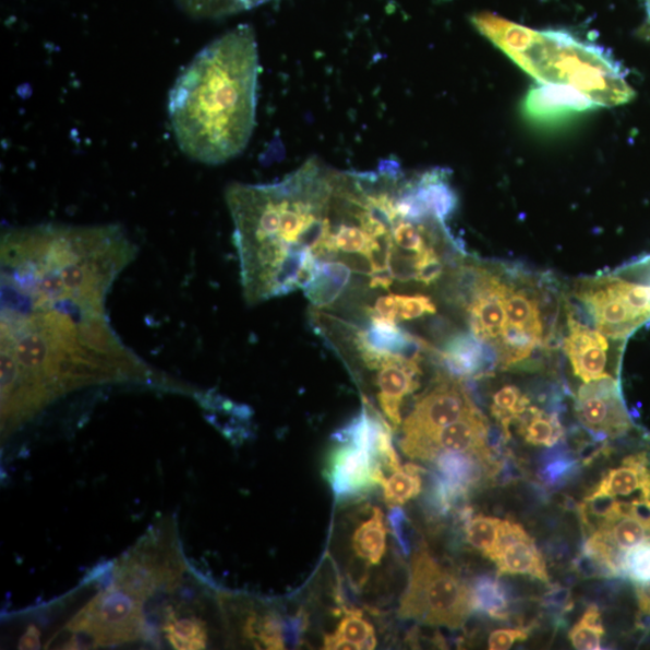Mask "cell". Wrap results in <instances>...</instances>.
Returning a JSON list of instances; mask_svg holds the SVG:
<instances>
[{"mask_svg": "<svg viewBox=\"0 0 650 650\" xmlns=\"http://www.w3.org/2000/svg\"><path fill=\"white\" fill-rule=\"evenodd\" d=\"M111 287L49 252L2 269V423L17 429L80 388L147 382L151 370L107 317Z\"/></svg>", "mask_w": 650, "mask_h": 650, "instance_id": "6da1fadb", "label": "cell"}, {"mask_svg": "<svg viewBox=\"0 0 650 650\" xmlns=\"http://www.w3.org/2000/svg\"><path fill=\"white\" fill-rule=\"evenodd\" d=\"M328 166L311 158L285 179L230 184L226 201L234 224L243 293L250 305L298 289L327 233Z\"/></svg>", "mask_w": 650, "mask_h": 650, "instance_id": "7a4b0ae2", "label": "cell"}, {"mask_svg": "<svg viewBox=\"0 0 650 650\" xmlns=\"http://www.w3.org/2000/svg\"><path fill=\"white\" fill-rule=\"evenodd\" d=\"M260 55L251 26L241 25L193 58L169 93L168 111L182 153L206 166L238 157L257 116Z\"/></svg>", "mask_w": 650, "mask_h": 650, "instance_id": "3957f363", "label": "cell"}, {"mask_svg": "<svg viewBox=\"0 0 650 650\" xmlns=\"http://www.w3.org/2000/svg\"><path fill=\"white\" fill-rule=\"evenodd\" d=\"M472 26L540 84L582 92L599 108L624 106L635 97L622 64L565 31H535L491 13L471 16Z\"/></svg>", "mask_w": 650, "mask_h": 650, "instance_id": "277c9868", "label": "cell"}, {"mask_svg": "<svg viewBox=\"0 0 650 650\" xmlns=\"http://www.w3.org/2000/svg\"><path fill=\"white\" fill-rule=\"evenodd\" d=\"M472 612L471 588L425 547L418 550L412 558L408 589L401 598L400 617L459 629Z\"/></svg>", "mask_w": 650, "mask_h": 650, "instance_id": "5b68a950", "label": "cell"}, {"mask_svg": "<svg viewBox=\"0 0 650 650\" xmlns=\"http://www.w3.org/2000/svg\"><path fill=\"white\" fill-rule=\"evenodd\" d=\"M577 298L612 340L628 339L650 321V289L643 282L602 277L580 285Z\"/></svg>", "mask_w": 650, "mask_h": 650, "instance_id": "8992f818", "label": "cell"}, {"mask_svg": "<svg viewBox=\"0 0 650 650\" xmlns=\"http://www.w3.org/2000/svg\"><path fill=\"white\" fill-rule=\"evenodd\" d=\"M468 390L455 376H440L417 399L412 412L402 423L400 447L412 459L426 460L435 436L473 410Z\"/></svg>", "mask_w": 650, "mask_h": 650, "instance_id": "52a82bcc", "label": "cell"}, {"mask_svg": "<svg viewBox=\"0 0 650 650\" xmlns=\"http://www.w3.org/2000/svg\"><path fill=\"white\" fill-rule=\"evenodd\" d=\"M68 629L91 637L93 646L134 641L144 629L142 600L116 585L81 610Z\"/></svg>", "mask_w": 650, "mask_h": 650, "instance_id": "ba28073f", "label": "cell"}, {"mask_svg": "<svg viewBox=\"0 0 650 650\" xmlns=\"http://www.w3.org/2000/svg\"><path fill=\"white\" fill-rule=\"evenodd\" d=\"M505 309L507 323L497 342V363L509 369L527 361L543 339V322L539 301L527 289L507 284Z\"/></svg>", "mask_w": 650, "mask_h": 650, "instance_id": "9c48e42d", "label": "cell"}, {"mask_svg": "<svg viewBox=\"0 0 650 650\" xmlns=\"http://www.w3.org/2000/svg\"><path fill=\"white\" fill-rule=\"evenodd\" d=\"M464 303L469 315L470 327L476 338L488 346L496 347L506 328L505 297L507 284L502 277L484 269H469L462 273Z\"/></svg>", "mask_w": 650, "mask_h": 650, "instance_id": "30bf717a", "label": "cell"}, {"mask_svg": "<svg viewBox=\"0 0 650 650\" xmlns=\"http://www.w3.org/2000/svg\"><path fill=\"white\" fill-rule=\"evenodd\" d=\"M576 414L580 424L600 438H618L634 428L619 383L612 376L588 382L579 388Z\"/></svg>", "mask_w": 650, "mask_h": 650, "instance_id": "8fae6325", "label": "cell"}, {"mask_svg": "<svg viewBox=\"0 0 650 650\" xmlns=\"http://www.w3.org/2000/svg\"><path fill=\"white\" fill-rule=\"evenodd\" d=\"M325 478L338 501L363 495L387 479L374 450L350 443L339 444L333 449Z\"/></svg>", "mask_w": 650, "mask_h": 650, "instance_id": "7c38bea8", "label": "cell"}, {"mask_svg": "<svg viewBox=\"0 0 650 650\" xmlns=\"http://www.w3.org/2000/svg\"><path fill=\"white\" fill-rule=\"evenodd\" d=\"M621 497H629L630 503L650 513V462L647 453L628 456L619 467L603 474L586 502L621 501Z\"/></svg>", "mask_w": 650, "mask_h": 650, "instance_id": "4fadbf2b", "label": "cell"}, {"mask_svg": "<svg viewBox=\"0 0 650 650\" xmlns=\"http://www.w3.org/2000/svg\"><path fill=\"white\" fill-rule=\"evenodd\" d=\"M492 562L498 575H523L550 583L547 565L535 541L523 527L513 520H504L501 540Z\"/></svg>", "mask_w": 650, "mask_h": 650, "instance_id": "5bb4252c", "label": "cell"}, {"mask_svg": "<svg viewBox=\"0 0 650 650\" xmlns=\"http://www.w3.org/2000/svg\"><path fill=\"white\" fill-rule=\"evenodd\" d=\"M542 85L530 89L523 103L526 118L532 123L558 125L579 113L599 108L593 100L574 87Z\"/></svg>", "mask_w": 650, "mask_h": 650, "instance_id": "9a60e30c", "label": "cell"}, {"mask_svg": "<svg viewBox=\"0 0 650 650\" xmlns=\"http://www.w3.org/2000/svg\"><path fill=\"white\" fill-rule=\"evenodd\" d=\"M564 348L575 374L585 383L610 377L606 374L609 362L607 336L593 330L568 316V335Z\"/></svg>", "mask_w": 650, "mask_h": 650, "instance_id": "2e32d148", "label": "cell"}, {"mask_svg": "<svg viewBox=\"0 0 650 650\" xmlns=\"http://www.w3.org/2000/svg\"><path fill=\"white\" fill-rule=\"evenodd\" d=\"M420 364L421 359L398 356L394 361L377 370L378 402L394 429H398L402 423L401 405L404 399L420 388L422 375Z\"/></svg>", "mask_w": 650, "mask_h": 650, "instance_id": "e0dca14e", "label": "cell"}, {"mask_svg": "<svg viewBox=\"0 0 650 650\" xmlns=\"http://www.w3.org/2000/svg\"><path fill=\"white\" fill-rule=\"evenodd\" d=\"M488 435H490V425L486 418L476 409L435 436L429 448L428 461H433L438 453L445 450L466 452L494 461L492 449L488 446Z\"/></svg>", "mask_w": 650, "mask_h": 650, "instance_id": "ac0fdd59", "label": "cell"}, {"mask_svg": "<svg viewBox=\"0 0 650 650\" xmlns=\"http://www.w3.org/2000/svg\"><path fill=\"white\" fill-rule=\"evenodd\" d=\"M433 461L438 479L458 503L480 484L484 474L493 472L495 467V461L455 450L441 452Z\"/></svg>", "mask_w": 650, "mask_h": 650, "instance_id": "d6986e66", "label": "cell"}, {"mask_svg": "<svg viewBox=\"0 0 650 650\" xmlns=\"http://www.w3.org/2000/svg\"><path fill=\"white\" fill-rule=\"evenodd\" d=\"M441 358L455 377H480L491 363V357L482 341L470 334L453 336Z\"/></svg>", "mask_w": 650, "mask_h": 650, "instance_id": "ffe728a7", "label": "cell"}, {"mask_svg": "<svg viewBox=\"0 0 650 650\" xmlns=\"http://www.w3.org/2000/svg\"><path fill=\"white\" fill-rule=\"evenodd\" d=\"M351 275V266L342 262H320L315 280L305 289V294L317 308L330 306L350 284Z\"/></svg>", "mask_w": 650, "mask_h": 650, "instance_id": "44dd1931", "label": "cell"}, {"mask_svg": "<svg viewBox=\"0 0 650 650\" xmlns=\"http://www.w3.org/2000/svg\"><path fill=\"white\" fill-rule=\"evenodd\" d=\"M352 545L359 559L370 565H378L382 562L387 549V528L378 507H375L373 515L356 529Z\"/></svg>", "mask_w": 650, "mask_h": 650, "instance_id": "7402d4cb", "label": "cell"}, {"mask_svg": "<svg viewBox=\"0 0 650 650\" xmlns=\"http://www.w3.org/2000/svg\"><path fill=\"white\" fill-rule=\"evenodd\" d=\"M473 611L488 617L506 621L509 614V598L501 580L492 576L474 579L471 588Z\"/></svg>", "mask_w": 650, "mask_h": 650, "instance_id": "603a6c76", "label": "cell"}, {"mask_svg": "<svg viewBox=\"0 0 650 650\" xmlns=\"http://www.w3.org/2000/svg\"><path fill=\"white\" fill-rule=\"evenodd\" d=\"M520 425V434L533 446L553 447L558 445L565 431L558 416L529 408Z\"/></svg>", "mask_w": 650, "mask_h": 650, "instance_id": "cb8c5ba5", "label": "cell"}, {"mask_svg": "<svg viewBox=\"0 0 650 650\" xmlns=\"http://www.w3.org/2000/svg\"><path fill=\"white\" fill-rule=\"evenodd\" d=\"M424 470L414 464L401 467L394 471L389 479L383 482V495L390 507L401 506L422 492V473Z\"/></svg>", "mask_w": 650, "mask_h": 650, "instance_id": "d4e9b609", "label": "cell"}, {"mask_svg": "<svg viewBox=\"0 0 650 650\" xmlns=\"http://www.w3.org/2000/svg\"><path fill=\"white\" fill-rule=\"evenodd\" d=\"M165 633L172 648L180 650L205 649L207 646V629L204 622L196 617H177L170 614Z\"/></svg>", "mask_w": 650, "mask_h": 650, "instance_id": "484cf974", "label": "cell"}, {"mask_svg": "<svg viewBox=\"0 0 650 650\" xmlns=\"http://www.w3.org/2000/svg\"><path fill=\"white\" fill-rule=\"evenodd\" d=\"M504 519L488 516L469 517L466 523L467 540L485 558L493 559L501 540Z\"/></svg>", "mask_w": 650, "mask_h": 650, "instance_id": "4316f807", "label": "cell"}, {"mask_svg": "<svg viewBox=\"0 0 650 650\" xmlns=\"http://www.w3.org/2000/svg\"><path fill=\"white\" fill-rule=\"evenodd\" d=\"M245 635L255 646L266 649H285L284 621L276 613H266L263 617L252 614L245 625Z\"/></svg>", "mask_w": 650, "mask_h": 650, "instance_id": "83f0119b", "label": "cell"}, {"mask_svg": "<svg viewBox=\"0 0 650 650\" xmlns=\"http://www.w3.org/2000/svg\"><path fill=\"white\" fill-rule=\"evenodd\" d=\"M530 408V399L516 386H505L495 393L492 413L508 435L509 425L519 421Z\"/></svg>", "mask_w": 650, "mask_h": 650, "instance_id": "f1b7e54d", "label": "cell"}, {"mask_svg": "<svg viewBox=\"0 0 650 650\" xmlns=\"http://www.w3.org/2000/svg\"><path fill=\"white\" fill-rule=\"evenodd\" d=\"M605 633L600 610L598 606L591 605L568 633V640L579 650L601 649L602 638Z\"/></svg>", "mask_w": 650, "mask_h": 650, "instance_id": "f546056e", "label": "cell"}, {"mask_svg": "<svg viewBox=\"0 0 650 650\" xmlns=\"http://www.w3.org/2000/svg\"><path fill=\"white\" fill-rule=\"evenodd\" d=\"M334 635L357 645L359 649H374L377 645L374 626L359 611H345Z\"/></svg>", "mask_w": 650, "mask_h": 650, "instance_id": "4dcf8cb0", "label": "cell"}, {"mask_svg": "<svg viewBox=\"0 0 650 650\" xmlns=\"http://www.w3.org/2000/svg\"><path fill=\"white\" fill-rule=\"evenodd\" d=\"M622 577L631 579L634 585L650 582V542L624 553Z\"/></svg>", "mask_w": 650, "mask_h": 650, "instance_id": "1f68e13d", "label": "cell"}, {"mask_svg": "<svg viewBox=\"0 0 650 650\" xmlns=\"http://www.w3.org/2000/svg\"><path fill=\"white\" fill-rule=\"evenodd\" d=\"M444 273L443 261L434 245H429L420 253H414V280L425 286L435 284Z\"/></svg>", "mask_w": 650, "mask_h": 650, "instance_id": "d6a6232c", "label": "cell"}, {"mask_svg": "<svg viewBox=\"0 0 650 650\" xmlns=\"http://www.w3.org/2000/svg\"><path fill=\"white\" fill-rule=\"evenodd\" d=\"M577 469V460L567 455H554L543 461L540 476L545 483L558 486L570 480Z\"/></svg>", "mask_w": 650, "mask_h": 650, "instance_id": "836d02e7", "label": "cell"}, {"mask_svg": "<svg viewBox=\"0 0 650 650\" xmlns=\"http://www.w3.org/2000/svg\"><path fill=\"white\" fill-rule=\"evenodd\" d=\"M436 312L434 301L425 296H398V321H412Z\"/></svg>", "mask_w": 650, "mask_h": 650, "instance_id": "e575fe53", "label": "cell"}, {"mask_svg": "<svg viewBox=\"0 0 650 650\" xmlns=\"http://www.w3.org/2000/svg\"><path fill=\"white\" fill-rule=\"evenodd\" d=\"M388 523L392 535L397 540L401 552L410 555L412 551V529L411 520L400 506H393L388 514Z\"/></svg>", "mask_w": 650, "mask_h": 650, "instance_id": "d590c367", "label": "cell"}, {"mask_svg": "<svg viewBox=\"0 0 650 650\" xmlns=\"http://www.w3.org/2000/svg\"><path fill=\"white\" fill-rule=\"evenodd\" d=\"M530 635L529 628L501 629L491 634L488 648L492 650H506L517 642H525Z\"/></svg>", "mask_w": 650, "mask_h": 650, "instance_id": "8d00e7d4", "label": "cell"}, {"mask_svg": "<svg viewBox=\"0 0 650 650\" xmlns=\"http://www.w3.org/2000/svg\"><path fill=\"white\" fill-rule=\"evenodd\" d=\"M309 625L308 614L300 610L292 617L284 619V636L286 646H298Z\"/></svg>", "mask_w": 650, "mask_h": 650, "instance_id": "74e56055", "label": "cell"}, {"mask_svg": "<svg viewBox=\"0 0 650 650\" xmlns=\"http://www.w3.org/2000/svg\"><path fill=\"white\" fill-rule=\"evenodd\" d=\"M545 605L554 609H571L570 593L567 589H554L544 597Z\"/></svg>", "mask_w": 650, "mask_h": 650, "instance_id": "f35d334b", "label": "cell"}, {"mask_svg": "<svg viewBox=\"0 0 650 650\" xmlns=\"http://www.w3.org/2000/svg\"><path fill=\"white\" fill-rule=\"evenodd\" d=\"M638 610L643 617H650V582L635 585Z\"/></svg>", "mask_w": 650, "mask_h": 650, "instance_id": "ab89813d", "label": "cell"}, {"mask_svg": "<svg viewBox=\"0 0 650 650\" xmlns=\"http://www.w3.org/2000/svg\"><path fill=\"white\" fill-rule=\"evenodd\" d=\"M40 633L34 626L22 636L20 641V649H39L40 648Z\"/></svg>", "mask_w": 650, "mask_h": 650, "instance_id": "60d3db41", "label": "cell"}, {"mask_svg": "<svg viewBox=\"0 0 650 650\" xmlns=\"http://www.w3.org/2000/svg\"><path fill=\"white\" fill-rule=\"evenodd\" d=\"M324 649H356L359 650V647L350 641L342 640V638L336 637L333 635L324 636Z\"/></svg>", "mask_w": 650, "mask_h": 650, "instance_id": "b9f144b4", "label": "cell"}, {"mask_svg": "<svg viewBox=\"0 0 650 650\" xmlns=\"http://www.w3.org/2000/svg\"><path fill=\"white\" fill-rule=\"evenodd\" d=\"M646 20L640 29H638V36L650 43V0H643Z\"/></svg>", "mask_w": 650, "mask_h": 650, "instance_id": "7bdbcfd3", "label": "cell"}, {"mask_svg": "<svg viewBox=\"0 0 650 650\" xmlns=\"http://www.w3.org/2000/svg\"><path fill=\"white\" fill-rule=\"evenodd\" d=\"M649 268H650V266H649ZM643 284H645V282H643ZM646 285H647V286L649 287V289H650V272H649V280H648V284H646Z\"/></svg>", "mask_w": 650, "mask_h": 650, "instance_id": "ee69618b", "label": "cell"}]
</instances>
